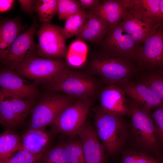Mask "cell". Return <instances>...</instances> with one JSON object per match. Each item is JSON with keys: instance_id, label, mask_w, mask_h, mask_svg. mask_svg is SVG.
Returning a JSON list of instances; mask_svg holds the SVG:
<instances>
[{"instance_id": "obj_1", "label": "cell", "mask_w": 163, "mask_h": 163, "mask_svg": "<svg viewBox=\"0 0 163 163\" xmlns=\"http://www.w3.org/2000/svg\"><path fill=\"white\" fill-rule=\"evenodd\" d=\"M126 99L136 141L152 155L163 160V148L150 111L142 108L126 95Z\"/></svg>"}, {"instance_id": "obj_2", "label": "cell", "mask_w": 163, "mask_h": 163, "mask_svg": "<svg viewBox=\"0 0 163 163\" xmlns=\"http://www.w3.org/2000/svg\"><path fill=\"white\" fill-rule=\"evenodd\" d=\"M90 68L91 72L98 76L102 82L107 85L132 79L141 72L132 61L110 56L102 52L91 60Z\"/></svg>"}, {"instance_id": "obj_3", "label": "cell", "mask_w": 163, "mask_h": 163, "mask_svg": "<svg viewBox=\"0 0 163 163\" xmlns=\"http://www.w3.org/2000/svg\"><path fill=\"white\" fill-rule=\"evenodd\" d=\"M69 68L62 59H52L37 56L29 57L13 70L21 76L45 85L57 80Z\"/></svg>"}, {"instance_id": "obj_4", "label": "cell", "mask_w": 163, "mask_h": 163, "mask_svg": "<svg viewBox=\"0 0 163 163\" xmlns=\"http://www.w3.org/2000/svg\"><path fill=\"white\" fill-rule=\"evenodd\" d=\"M95 129L105 149L114 154L122 145L125 128L122 117L104 111L98 108L94 116Z\"/></svg>"}, {"instance_id": "obj_5", "label": "cell", "mask_w": 163, "mask_h": 163, "mask_svg": "<svg viewBox=\"0 0 163 163\" xmlns=\"http://www.w3.org/2000/svg\"><path fill=\"white\" fill-rule=\"evenodd\" d=\"M121 22L125 30L139 44L143 43L163 24V21L148 14L137 0H131Z\"/></svg>"}, {"instance_id": "obj_6", "label": "cell", "mask_w": 163, "mask_h": 163, "mask_svg": "<svg viewBox=\"0 0 163 163\" xmlns=\"http://www.w3.org/2000/svg\"><path fill=\"white\" fill-rule=\"evenodd\" d=\"M45 86L50 91H62L74 98H91L96 93L98 84L87 73L69 67L55 82Z\"/></svg>"}, {"instance_id": "obj_7", "label": "cell", "mask_w": 163, "mask_h": 163, "mask_svg": "<svg viewBox=\"0 0 163 163\" xmlns=\"http://www.w3.org/2000/svg\"><path fill=\"white\" fill-rule=\"evenodd\" d=\"M53 92L43 97L32 107L28 129L45 128L51 124L66 108L75 101L74 98L68 96Z\"/></svg>"}, {"instance_id": "obj_8", "label": "cell", "mask_w": 163, "mask_h": 163, "mask_svg": "<svg viewBox=\"0 0 163 163\" xmlns=\"http://www.w3.org/2000/svg\"><path fill=\"white\" fill-rule=\"evenodd\" d=\"M92 104L89 98L77 99L66 108L50 125L56 134L69 137L77 135L86 122Z\"/></svg>"}, {"instance_id": "obj_9", "label": "cell", "mask_w": 163, "mask_h": 163, "mask_svg": "<svg viewBox=\"0 0 163 163\" xmlns=\"http://www.w3.org/2000/svg\"><path fill=\"white\" fill-rule=\"evenodd\" d=\"M102 51L112 56L134 61L141 46L123 28L121 21L110 29L101 43Z\"/></svg>"}, {"instance_id": "obj_10", "label": "cell", "mask_w": 163, "mask_h": 163, "mask_svg": "<svg viewBox=\"0 0 163 163\" xmlns=\"http://www.w3.org/2000/svg\"><path fill=\"white\" fill-rule=\"evenodd\" d=\"M33 100L18 98L0 91V123L7 130L21 126L30 112Z\"/></svg>"}, {"instance_id": "obj_11", "label": "cell", "mask_w": 163, "mask_h": 163, "mask_svg": "<svg viewBox=\"0 0 163 163\" xmlns=\"http://www.w3.org/2000/svg\"><path fill=\"white\" fill-rule=\"evenodd\" d=\"M62 29L51 24H42L37 32L39 56L52 59H62L66 56L68 50Z\"/></svg>"}, {"instance_id": "obj_12", "label": "cell", "mask_w": 163, "mask_h": 163, "mask_svg": "<svg viewBox=\"0 0 163 163\" xmlns=\"http://www.w3.org/2000/svg\"><path fill=\"white\" fill-rule=\"evenodd\" d=\"M36 20L27 29L21 32L11 44L10 50L1 62L4 68L14 70L30 56L37 54L38 44L34 41Z\"/></svg>"}, {"instance_id": "obj_13", "label": "cell", "mask_w": 163, "mask_h": 163, "mask_svg": "<svg viewBox=\"0 0 163 163\" xmlns=\"http://www.w3.org/2000/svg\"><path fill=\"white\" fill-rule=\"evenodd\" d=\"M163 24L139 49L134 61L141 72L163 69Z\"/></svg>"}, {"instance_id": "obj_14", "label": "cell", "mask_w": 163, "mask_h": 163, "mask_svg": "<svg viewBox=\"0 0 163 163\" xmlns=\"http://www.w3.org/2000/svg\"><path fill=\"white\" fill-rule=\"evenodd\" d=\"M116 84L140 107L150 111L163 106V101L146 85L137 80L127 79Z\"/></svg>"}, {"instance_id": "obj_15", "label": "cell", "mask_w": 163, "mask_h": 163, "mask_svg": "<svg viewBox=\"0 0 163 163\" xmlns=\"http://www.w3.org/2000/svg\"><path fill=\"white\" fill-rule=\"evenodd\" d=\"M35 84L24 79L14 70L4 68L0 71L1 89L14 96L33 100L37 93Z\"/></svg>"}, {"instance_id": "obj_16", "label": "cell", "mask_w": 163, "mask_h": 163, "mask_svg": "<svg viewBox=\"0 0 163 163\" xmlns=\"http://www.w3.org/2000/svg\"><path fill=\"white\" fill-rule=\"evenodd\" d=\"M77 136L82 144L86 163H106L105 149L91 123L87 121Z\"/></svg>"}, {"instance_id": "obj_17", "label": "cell", "mask_w": 163, "mask_h": 163, "mask_svg": "<svg viewBox=\"0 0 163 163\" xmlns=\"http://www.w3.org/2000/svg\"><path fill=\"white\" fill-rule=\"evenodd\" d=\"M99 99L100 109L121 117L129 115L126 95L116 84L108 85L101 89Z\"/></svg>"}, {"instance_id": "obj_18", "label": "cell", "mask_w": 163, "mask_h": 163, "mask_svg": "<svg viewBox=\"0 0 163 163\" xmlns=\"http://www.w3.org/2000/svg\"><path fill=\"white\" fill-rule=\"evenodd\" d=\"M45 128L28 129L20 136L21 149L36 155H43L50 148L56 134Z\"/></svg>"}, {"instance_id": "obj_19", "label": "cell", "mask_w": 163, "mask_h": 163, "mask_svg": "<svg viewBox=\"0 0 163 163\" xmlns=\"http://www.w3.org/2000/svg\"><path fill=\"white\" fill-rule=\"evenodd\" d=\"M87 13L86 21L75 36L77 40L94 43H102L110 28L99 16L91 11Z\"/></svg>"}, {"instance_id": "obj_20", "label": "cell", "mask_w": 163, "mask_h": 163, "mask_svg": "<svg viewBox=\"0 0 163 163\" xmlns=\"http://www.w3.org/2000/svg\"><path fill=\"white\" fill-rule=\"evenodd\" d=\"M131 0L103 1L99 8L93 11L111 27L120 22L129 7Z\"/></svg>"}, {"instance_id": "obj_21", "label": "cell", "mask_w": 163, "mask_h": 163, "mask_svg": "<svg viewBox=\"0 0 163 163\" xmlns=\"http://www.w3.org/2000/svg\"><path fill=\"white\" fill-rule=\"evenodd\" d=\"M20 136L7 129L0 135V162L4 161L21 149Z\"/></svg>"}, {"instance_id": "obj_22", "label": "cell", "mask_w": 163, "mask_h": 163, "mask_svg": "<svg viewBox=\"0 0 163 163\" xmlns=\"http://www.w3.org/2000/svg\"><path fill=\"white\" fill-rule=\"evenodd\" d=\"M137 77L163 101V69L141 72Z\"/></svg>"}, {"instance_id": "obj_23", "label": "cell", "mask_w": 163, "mask_h": 163, "mask_svg": "<svg viewBox=\"0 0 163 163\" xmlns=\"http://www.w3.org/2000/svg\"><path fill=\"white\" fill-rule=\"evenodd\" d=\"M26 26L23 25L18 18L4 19L0 22V38L11 46L21 31Z\"/></svg>"}, {"instance_id": "obj_24", "label": "cell", "mask_w": 163, "mask_h": 163, "mask_svg": "<svg viewBox=\"0 0 163 163\" xmlns=\"http://www.w3.org/2000/svg\"><path fill=\"white\" fill-rule=\"evenodd\" d=\"M77 135L69 137L63 142L68 163H86L82 146Z\"/></svg>"}, {"instance_id": "obj_25", "label": "cell", "mask_w": 163, "mask_h": 163, "mask_svg": "<svg viewBox=\"0 0 163 163\" xmlns=\"http://www.w3.org/2000/svg\"><path fill=\"white\" fill-rule=\"evenodd\" d=\"M33 8L40 22L43 24H51L53 17L57 13L58 0H37Z\"/></svg>"}, {"instance_id": "obj_26", "label": "cell", "mask_w": 163, "mask_h": 163, "mask_svg": "<svg viewBox=\"0 0 163 163\" xmlns=\"http://www.w3.org/2000/svg\"><path fill=\"white\" fill-rule=\"evenodd\" d=\"M86 18V12L82 8L67 19L62 29V33L65 38L75 36L84 25Z\"/></svg>"}, {"instance_id": "obj_27", "label": "cell", "mask_w": 163, "mask_h": 163, "mask_svg": "<svg viewBox=\"0 0 163 163\" xmlns=\"http://www.w3.org/2000/svg\"><path fill=\"white\" fill-rule=\"evenodd\" d=\"M121 163H163V160L147 153L130 150L123 153Z\"/></svg>"}, {"instance_id": "obj_28", "label": "cell", "mask_w": 163, "mask_h": 163, "mask_svg": "<svg viewBox=\"0 0 163 163\" xmlns=\"http://www.w3.org/2000/svg\"><path fill=\"white\" fill-rule=\"evenodd\" d=\"M70 46L66 56L67 61L70 65H72L75 62H77V66L81 65L85 59L87 50V47L82 41L77 40Z\"/></svg>"}, {"instance_id": "obj_29", "label": "cell", "mask_w": 163, "mask_h": 163, "mask_svg": "<svg viewBox=\"0 0 163 163\" xmlns=\"http://www.w3.org/2000/svg\"><path fill=\"white\" fill-rule=\"evenodd\" d=\"M40 163H68L63 142L50 148L43 154Z\"/></svg>"}, {"instance_id": "obj_30", "label": "cell", "mask_w": 163, "mask_h": 163, "mask_svg": "<svg viewBox=\"0 0 163 163\" xmlns=\"http://www.w3.org/2000/svg\"><path fill=\"white\" fill-rule=\"evenodd\" d=\"M82 9L78 1L58 0L57 13L60 20L66 21Z\"/></svg>"}, {"instance_id": "obj_31", "label": "cell", "mask_w": 163, "mask_h": 163, "mask_svg": "<svg viewBox=\"0 0 163 163\" xmlns=\"http://www.w3.org/2000/svg\"><path fill=\"white\" fill-rule=\"evenodd\" d=\"M43 155L20 150L5 161L0 163H40Z\"/></svg>"}, {"instance_id": "obj_32", "label": "cell", "mask_w": 163, "mask_h": 163, "mask_svg": "<svg viewBox=\"0 0 163 163\" xmlns=\"http://www.w3.org/2000/svg\"><path fill=\"white\" fill-rule=\"evenodd\" d=\"M140 6L149 15L163 21L160 7L161 0H137Z\"/></svg>"}, {"instance_id": "obj_33", "label": "cell", "mask_w": 163, "mask_h": 163, "mask_svg": "<svg viewBox=\"0 0 163 163\" xmlns=\"http://www.w3.org/2000/svg\"><path fill=\"white\" fill-rule=\"evenodd\" d=\"M152 115L163 148V106L155 109Z\"/></svg>"}, {"instance_id": "obj_34", "label": "cell", "mask_w": 163, "mask_h": 163, "mask_svg": "<svg viewBox=\"0 0 163 163\" xmlns=\"http://www.w3.org/2000/svg\"><path fill=\"white\" fill-rule=\"evenodd\" d=\"M100 0H78L82 8L87 9L89 11H94L101 4Z\"/></svg>"}, {"instance_id": "obj_35", "label": "cell", "mask_w": 163, "mask_h": 163, "mask_svg": "<svg viewBox=\"0 0 163 163\" xmlns=\"http://www.w3.org/2000/svg\"><path fill=\"white\" fill-rule=\"evenodd\" d=\"M21 9L25 12L32 15L34 11V6L36 0H18Z\"/></svg>"}, {"instance_id": "obj_36", "label": "cell", "mask_w": 163, "mask_h": 163, "mask_svg": "<svg viewBox=\"0 0 163 163\" xmlns=\"http://www.w3.org/2000/svg\"><path fill=\"white\" fill-rule=\"evenodd\" d=\"M11 46L0 38V58L2 61L6 57L10 49Z\"/></svg>"}, {"instance_id": "obj_37", "label": "cell", "mask_w": 163, "mask_h": 163, "mask_svg": "<svg viewBox=\"0 0 163 163\" xmlns=\"http://www.w3.org/2000/svg\"><path fill=\"white\" fill-rule=\"evenodd\" d=\"M14 2L13 0H0V12H5L9 11L13 6Z\"/></svg>"}, {"instance_id": "obj_38", "label": "cell", "mask_w": 163, "mask_h": 163, "mask_svg": "<svg viewBox=\"0 0 163 163\" xmlns=\"http://www.w3.org/2000/svg\"><path fill=\"white\" fill-rule=\"evenodd\" d=\"M160 7L161 15L163 20V0H161Z\"/></svg>"}, {"instance_id": "obj_39", "label": "cell", "mask_w": 163, "mask_h": 163, "mask_svg": "<svg viewBox=\"0 0 163 163\" xmlns=\"http://www.w3.org/2000/svg\"></svg>"}]
</instances>
